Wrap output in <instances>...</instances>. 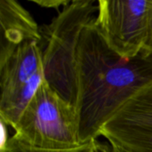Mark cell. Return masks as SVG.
<instances>
[{"mask_svg": "<svg viewBox=\"0 0 152 152\" xmlns=\"http://www.w3.org/2000/svg\"><path fill=\"white\" fill-rule=\"evenodd\" d=\"M0 122H1V134H2L1 135L0 150H2V149H4L6 146V144H7L8 141L10 140V138L8 137V131L6 129L7 125L4 122H3L2 120H0Z\"/></svg>", "mask_w": 152, "mask_h": 152, "instance_id": "7c38bea8", "label": "cell"}, {"mask_svg": "<svg viewBox=\"0 0 152 152\" xmlns=\"http://www.w3.org/2000/svg\"><path fill=\"white\" fill-rule=\"evenodd\" d=\"M110 152H129L112 143H110Z\"/></svg>", "mask_w": 152, "mask_h": 152, "instance_id": "4fadbf2b", "label": "cell"}, {"mask_svg": "<svg viewBox=\"0 0 152 152\" xmlns=\"http://www.w3.org/2000/svg\"><path fill=\"white\" fill-rule=\"evenodd\" d=\"M39 43H24L0 60V120L12 128L45 79Z\"/></svg>", "mask_w": 152, "mask_h": 152, "instance_id": "277c9868", "label": "cell"}, {"mask_svg": "<svg viewBox=\"0 0 152 152\" xmlns=\"http://www.w3.org/2000/svg\"><path fill=\"white\" fill-rule=\"evenodd\" d=\"M12 128L17 139L40 150L69 151L82 145L76 107L61 98L45 79Z\"/></svg>", "mask_w": 152, "mask_h": 152, "instance_id": "3957f363", "label": "cell"}, {"mask_svg": "<svg viewBox=\"0 0 152 152\" xmlns=\"http://www.w3.org/2000/svg\"><path fill=\"white\" fill-rule=\"evenodd\" d=\"M97 2L72 0L41 31L45 79L65 101L77 100V49L83 29L96 17Z\"/></svg>", "mask_w": 152, "mask_h": 152, "instance_id": "7a4b0ae2", "label": "cell"}, {"mask_svg": "<svg viewBox=\"0 0 152 152\" xmlns=\"http://www.w3.org/2000/svg\"><path fill=\"white\" fill-rule=\"evenodd\" d=\"M31 2L40 5L41 7L58 9L61 6L65 7L69 5L72 2V0H31Z\"/></svg>", "mask_w": 152, "mask_h": 152, "instance_id": "8fae6325", "label": "cell"}, {"mask_svg": "<svg viewBox=\"0 0 152 152\" xmlns=\"http://www.w3.org/2000/svg\"><path fill=\"white\" fill-rule=\"evenodd\" d=\"M141 54L147 59L152 60V0H151V6L149 11V22H148V34L144 47Z\"/></svg>", "mask_w": 152, "mask_h": 152, "instance_id": "30bf717a", "label": "cell"}, {"mask_svg": "<svg viewBox=\"0 0 152 152\" xmlns=\"http://www.w3.org/2000/svg\"><path fill=\"white\" fill-rule=\"evenodd\" d=\"M29 41H41V29L19 2L0 0V60Z\"/></svg>", "mask_w": 152, "mask_h": 152, "instance_id": "52a82bcc", "label": "cell"}, {"mask_svg": "<svg viewBox=\"0 0 152 152\" xmlns=\"http://www.w3.org/2000/svg\"><path fill=\"white\" fill-rule=\"evenodd\" d=\"M100 135L126 151L152 152V86L126 102Z\"/></svg>", "mask_w": 152, "mask_h": 152, "instance_id": "8992f818", "label": "cell"}, {"mask_svg": "<svg viewBox=\"0 0 152 152\" xmlns=\"http://www.w3.org/2000/svg\"><path fill=\"white\" fill-rule=\"evenodd\" d=\"M94 20L83 29L77 49L76 110L80 144L97 139L126 102L152 86V60L142 54L133 59L118 55Z\"/></svg>", "mask_w": 152, "mask_h": 152, "instance_id": "6da1fadb", "label": "cell"}, {"mask_svg": "<svg viewBox=\"0 0 152 152\" xmlns=\"http://www.w3.org/2000/svg\"><path fill=\"white\" fill-rule=\"evenodd\" d=\"M151 0H99L95 25L107 45L125 59L141 54L148 34Z\"/></svg>", "mask_w": 152, "mask_h": 152, "instance_id": "5b68a950", "label": "cell"}, {"mask_svg": "<svg viewBox=\"0 0 152 152\" xmlns=\"http://www.w3.org/2000/svg\"><path fill=\"white\" fill-rule=\"evenodd\" d=\"M69 151H48L33 148L23 143L14 135H12V137H10V140L8 141L6 146L4 149L0 150V152H69Z\"/></svg>", "mask_w": 152, "mask_h": 152, "instance_id": "ba28073f", "label": "cell"}, {"mask_svg": "<svg viewBox=\"0 0 152 152\" xmlns=\"http://www.w3.org/2000/svg\"><path fill=\"white\" fill-rule=\"evenodd\" d=\"M69 152H110V146L102 144L97 141V139H94L80 145L77 149L69 151Z\"/></svg>", "mask_w": 152, "mask_h": 152, "instance_id": "9c48e42d", "label": "cell"}]
</instances>
